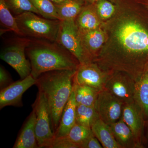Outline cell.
<instances>
[{"label":"cell","instance_id":"484cf974","mask_svg":"<svg viewBox=\"0 0 148 148\" xmlns=\"http://www.w3.org/2000/svg\"><path fill=\"white\" fill-rule=\"evenodd\" d=\"M95 5L96 12L103 20H107L110 18L116 11V5L108 0H101Z\"/></svg>","mask_w":148,"mask_h":148},{"label":"cell","instance_id":"836d02e7","mask_svg":"<svg viewBox=\"0 0 148 148\" xmlns=\"http://www.w3.org/2000/svg\"><path fill=\"white\" fill-rule=\"evenodd\" d=\"M145 4L146 7H147V8L148 9V2L146 1Z\"/></svg>","mask_w":148,"mask_h":148},{"label":"cell","instance_id":"8fae6325","mask_svg":"<svg viewBox=\"0 0 148 148\" xmlns=\"http://www.w3.org/2000/svg\"><path fill=\"white\" fill-rule=\"evenodd\" d=\"M36 79L31 74L24 79L12 83L1 89L0 92V108L8 106H22V95L32 86L36 85Z\"/></svg>","mask_w":148,"mask_h":148},{"label":"cell","instance_id":"d4e9b609","mask_svg":"<svg viewBox=\"0 0 148 148\" xmlns=\"http://www.w3.org/2000/svg\"><path fill=\"white\" fill-rule=\"evenodd\" d=\"M93 134L91 128L76 123L66 137L80 148L85 140Z\"/></svg>","mask_w":148,"mask_h":148},{"label":"cell","instance_id":"6da1fadb","mask_svg":"<svg viewBox=\"0 0 148 148\" xmlns=\"http://www.w3.org/2000/svg\"><path fill=\"white\" fill-rule=\"evenodd\" d=\"M108 48L93 62L108 73H125L135 82L148 69V29L133 15L116 18L110 29Z\"/></svg>","mask_w":148,"mask_h":148},{"label":"cell","instance_id":"44dd1931","mask_svg":"<svg viewBox=\"0 0 148 148\" xmlns=\"http://www.w3.org/2000/svg\"><path fill=\"white\" fill-rule=\"evenodd\" d=\"M0 22L1 27H2L1 29V34L10 31L22 36L16 18L12 14L4 0H0Z\"/></svg>","mask_w":148,"mask_h":148},{"label":"cell","instance_id":"f1b7e54d","mask_svg":"<svg viewBox=\"0 0 148 148\" xmlns=\"http://www.w3.org/2000/svg\"><path fill=\"white\" fill-rule=\"evenodd\" d=\"M103 148L99 140L94 135H91L80 146V148Z\"/></svg>","mask_w":148,"mask_h":148},{"label":"cell","instance_id":"5b68a950","mask_svg":"<svg viewBox=\"0 0 148 148\" xmlns=\"http://www.w3.org/2000/svg\"><path fill=\"white\" fill-rule=\"evenodd\" d=\"M56 42L73 54L80 64L92 62L93 58L84 46L75 19L61 21Z\"/></svg>","mask_w":148,"mask_h":148},{"label":"cell","instance_id":"8992f818","mask_svg":"<svg viewBox=\"0 0 148 148\" xmlns=\"http://www.w3.org/2000/svg\"><path fill=\"white\" fill-rule=\"evenodd\" d=\"M32 39L27 37L13 39L1 51V59L10 65L24 79L32 72L31 64L26 58V49Z\"/></svg>","mask_w":148,"mask_h":148},{"label":"cell","instance_id":"277c9868","mask_svg":"<svg viewBox=\"0 0 148 148\" xmlns=\"http://www.w3.org/2000/svg\"><path fill=\"white\" fill-rule=\"evenodd\" d=\"M39 16L29 12L15 16L22 36L56 42L61 21Z\"/></svg>","mask_w":148,"mask_h":148},{"label":"cell","instance_id":"603a6c76","mask_svg":"<svg viewBox=\"0 0 148 148\" xmlns=\"http://www.w3.org/2000/svg\"><path fill=\"white\" fill-rule=\"evenodd\" d=\"M11 12L16 16L25 12H32L40 16L30 0H4Z\"/></svg>","mask_w":148,"mask_h":148},{"label":"cell","instance_id":"d6986e66","mask_svg":"<svg viewBox=\"0 0 148 148\" xmlns=\"http://www.w3.org/2000/svg\"><path fill=\"white\" fill-rule=\"evenodd\" d=\"M80 33L85 48L93 59L95 52L101 48L105 42V34L98 28Z\"/></svg>","mask_w":148,"mask_h":148},{"label":"cell","instance_id":"d6a6232c","mask_svg":"<svg viewBox=\"0 0 148 148\" xmlns=\"http://www.w3.org/2000/svg\"><path fill=\"white\" fill-rule=\"evenodd\" d=\"M48 1H50L54 4H59L64 2L68 0H48Z\"/></svg>","mask_w":148,"mask_h":148},{"label":"cell","instance_id":"3957f363","mask_svg":"<svg viewBox=\"0 0 148 148\" xmlns=\"http://www.w3.org/2000/svg\"><path fill=\"white\" fill-rule=\"evenodd\" d=\"M26 52L31 64V74L36 79L46 72L77 70L80 65L75 56L56 42L32 38Z\"/></svg>","mask_w":148,"mask_h":148},{"label":"cell","instance_id":"4316f807","mask_svg":"<svg viewBox=\"0 0 148 148\" xmlns=\"http://www.w3.org/2000/svg\"><path fill=\"white\" fill-rule=\"evenodd\" d=\"M84 86V96L80 104L89 107H95L99 90L90 86Z\"/></svg>","mask_w":148,"mask_h":148},{"label":"cell","instance_id":"30bf717a","mask_svg":"<svg viewBox=\"0 0 148 148\" xmlns=\"http://www.w3.org/2000/svg\"><path fill=\"white\" fill-rule=\"evenodd\" d=\"M108 75L94 62L80 64L74 76V83L100 91L105 88Z\"/></svg>","mask_w":148,"mask_h":148},{"label":"cell","instance_id":"4fadbf2b","mask_svg":"<svg viewBox=\"0 0 148 148\" xmlns=\"http://www.w3.org/2000/svg\"><path fill=\"white\" fill-rule=\"evenodd\" d=\"M77 106L73 89L71 95L63 110L58 128L54 132L55 138L66 137L75 124Z\"/></svg>","mask_w":148,"mask_h":148},{"label":"cell","instance_id":"9a60e30c","mask_svg":"<svg viewBox=\"0 0 148 148\" xmlns=\"http://www.w3.org/2000/svg\"><path fill=\"white\" fill-rule=\"evenodd\" d=\"M109 125L114 137L122 148L141 147L135 140L131 129L121 118Z\"/></svg>","mask_w":148,"mask_h":148},{"label":"cell","instance_id":"cb8c5ba5","mask_svg":"<svg viewBox=\"0 0 148 148\" xmlns=\"http://www.w3.org/2000/svg\"><path fill=\"white\" fill-rule=\"evenodd\" d=\"M39 12L40 15L46 18L59 20L55 4L48 0H30Z\"/></svg>","mask_w":148,"mask_h":148},{"label":"cell","instance_id":"ffe728a7","mask_svg":"<svg viewBox=\"0 0 148 148\" xmlns=\"http://www.w3.org/2000/svg\"><path fill=\"white\" fill-rule=\"evenodd\" d=\"M60 21L75 19L83 8V0H68L61 3L54 4Z\"/></svg>","mask_w":148,"mask_h":148},{"label":"cell","instance_id":"1f68e13d","mask_svg":"<svg viewBox=\"0 0 148 148\" xmlns=\"http://www.w3.org/2000/svg\"><path fill=\"white\" fill-rule=\"evenodd\" d=\"M85 4H95L96 3L101 1V0H83Z\"/></svg>","mask_w":148,"mask_h":148},{"label":"cell","instance_id":"ac0fdd59","mask_svg":"<svg viewBox=\"0 0 148 148\" xmlns=\"http://www.w3.org/2000/svg\"><path fill=\"white\" fill-rule=\"evenodd\" d=\"M134 101L141 109L144 117L148 118V69L135 82Z\"/></svg>","mask_w":148,"mask_h":148},{"label":"cell","instance_id":"7402d4cb","mask_svg":"<svg viewBox=\"0 0 148 148\" xmlns=\"http://www.w3.org/2000/svg\"><path fill=\"white\" fill-rule=\"evenodd\" d=\"M99 118L95 107L85 106L82 104L77 105L76 123L91 128L92 125Z\"/></svg>","mask_w":148,"mask_h":148},{"label":"cell","instance_id":"7a4b0ae2","mask_svg":"<svg viewBox=\"0 0 148 148\" xmlns=\"http://www.w3.org/2000/svg\"><path fill=\"white\" fill-rule=\"evenodd\" d=\"M76 70L51 71L42 74L36 79V85L47 102L53 133L58 128L63 110L73 92Z\"/></svg>","mask_w":148,"mask_h":148},{"label":"cell","instance_id":"83f0119b","mask_svg":"<svg viewBox=\"0 0 148 148\" xmlns=\"http://www.w3.org/2000/svg\"><path fill=\"white\" fill-rule=\"evenodd\" d=\"M49 148H79L66 137L55 138Z\"/></svg>","mask_w":148,"mask_h":148},{"label":"cell","instance_id":"2e32d148","mask_svg":"<svg viewBox=\"0 0 148 148\" xmlns=\"http://www.w3.org/2000/svg\"><path fill=\"white\" fill-rule=\"evenodd\" d=\"M95 5L85 4L75 19L79 32H84L98 29L100 22L96 14Z\"/></svg>","mask_w":148,"mask_h":148},{"label":"cell","instance_id":"e0dca14e","mask_svg":"<svg viewBox=\"0 0 148 148\" xmlns=\"http://www.w3.org/2000/svg\"><path fill=\"white\" fill-rule=\"evenodd\" d=\"M93 135L104 148H122L114 137L110 125L101 119L97 120L91 127Z\"/></svg>","mask_w":148,"mask_h":148},{"label":"cell","instance_id":"9c48e42d","mask_svg":"<svg viewBox=\"0 0 148 148\" xmlns=\"http://www.w3.org/2000/svg\"><path fill=\"white\" fill-rule=\"evenodd\" d=\"M135 82L127 74L121 72L109 74L105 88L125 103L134 101Z\"/></svg>","mask_w":148,"mask_h":148},{"label":"cell","instance_id":"5bb4252c","mask_svg":"<svg viewBox=\"0 0 148 148\" xmlns=\"http://www.w3.org/2000/svg\"><path fill=\"white\" fill-rule=\"evenodd\" d=\"M36 114L33 110L18 135L13 148H39L36 133Z\"/></svg>","mask_w":148,"mask_h":148},{"label":"cell","instance_id":"ba28073f","mask_svg":"<svg viewBox=\"0 0 148 148\" xmlns=\"http://www.w3.org/2000/svg\"><path fill=\"white\" fill-rule=\"evenodd\" d=\"M124 103L104 88L98 92L95 108L99 118L109 125L119 120Z\"/></svg>","mask_w":148,"mask_h":148},{"label":"cell","instance_id":"7c38bea8","mask_svg":"<svg viewBox=\"0 0 148 148\" xmlns=\"http://www.w3.org/2000/svg\"><path fill=\"white\" fill-rule=\"evenodd\" d=\"M121 118L131 129L138 144L142 146L140 140L143 134L144 116L135 102L125 103Z\"/></svg>","mask_w":148,"mask_h":148},{"label":"cell","instance_id":"f546056e","mask_svg":"<svg viewBox=\"0 0 148 148\" xmlns=\"http://www.w3.org/2000/svg\"><path fill=\"white\" fill-rule=\"evenodd\" d=\"M73 90L77 105L80 104L84 96V86L74 83Z\"/></svg>","mask_w":148,"mask_h":148},{"label":"cell","instance_id":"52a82bcc","mask_svg":"<svg viewBox=\"0 0 148 148\" xmlns=\"http://www.w3.org/2000/svg\"><path fill=\"white\" fill-rule=\"evenodd\" d=\"M36 114V133L39 148H49L55 138L51 128L50 113L44 95L38 91L32 106Z\"/></svg>","mask_w":148,"mask_h":148},{"label":"cell","instance_id":"4dcf8cb0","mask_svg":"<svg viewBox=\"0 0 148 148\" xmlns=\"http://www.w3.org/2000/svg\"><path fill=\"white\" fill-rule=\"evenodd\" d=\"M10 82L8 74L2 66L0 68V87L1 90L9 85Z\"/></svg>","mask_w":148,"mask_h":148}]
</instances>
